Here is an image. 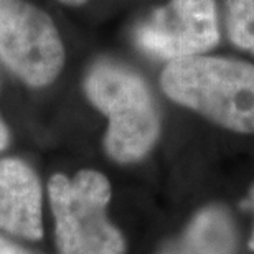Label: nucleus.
Instances as JSON below:
<instances>
[{"instance_id":"nucleus-10","label":"nucleus","mask_w":254,"mask_h":254,"mask_svg":"<svg viewBox=\"0 0 254 254\" xmlns=\"http://www.w3.org/2000/svg\"><path fill=\"white\" fill-rule=\"evenodd\" d=\"M243 208L248 210L254 216V184L251 185V189H250V191H248L245 201H243ZM248 248H250L251 251H254V226H253V233H251L250 241H248Z\"/></svg>"},{"instance_id":"nucleus-8","label":"nucleus","mask_w":254,"mask_h":254,"mask_svg":"<svg viewBox=\"0 0 254 254\" xmlns=\"http://www.w3.org/2000/svg\"><path fill=\"white\" fill-rule=\"evenodd\" d=\"M226 30L236 48L254 57V0H226Z\"/></svg>"},{"instance_id":"nucleus-2","label":"nucleus","mask_w":254,"mask_h":254,"mask_svg":"<svg viewBox=\"0 0 254 254\" xmlns=\"http://www.w3.org/2000/svg\"><path fill=\"white\" fill-rule=\"evenodd\" d=\"M160 86L170 101L238 134H254V64L198 55L167 63Z\"/></svg>"},{"instance_id":"nucleus-11","label":"nucleus","mask_w":254,"mask_h":254,"mask_svg":"<svg viewBox=\"0 0 254 254\" xmlns=\"http://www.w3.org/2000/svg\"><path fill=\"white\" fill-rule=\"evenodd\" d=\"M8 140H10L8 127H7V124L3 123L2 116H0V150H3L5 147L8 145Z\"/></svg>"},{"instance_id":"nucleus-6","label":"nucleus","mask_w":254,"mask_h":254,"mask_svg":"<svg viewBox=\"0 0 254 254\" xmlns=\"http://www.w3.org/2000/svg\"><path fill=\"white\" fill-rule=\"evenodd\" d=\"M0 231L27 241L43 238V190L37 172L15 157L0 159Z\"/></svg>"},{"instance_id":"nucleus-1","label":"nucleus","mask_w":254,"mask_h":254,"mask_svg":"<svg viewBox=\"0 0 254 254\" xmlns=\"http://www.w3.org/2000/svg\"><path fill=\"white\" fill-rule=\"evenodd\" d=\"M84 94L108 119L104 150L118 164H135L154 149L162 121L145 79L116 60H98L84 76Z\"/></svg>"},{"instance_id":"nucleus-12","label":"nucleus","mask_w":254,"mask_h":254,"mask_svg":"<svg viewBox=\"0 0 254 254\" xmlns=\"http://www.w3.org/2000/svg\"><path fill=\"white\" fill-rule=\"evenodd\" d=\"M64 5H73V7H78V5H83L86 0H60Z\"/></svg>"},{"instance_id":"nucleus-3","label":"nucleus","mask_w":254,"mask_h":254,"mask_svg":"<svg viewBox=\"0 0 254 254\" xmlns=\"http://www.w3.org/2000/svg\"><path fill=\"white\" fill-rule=\"evenodd\" d=\"M111 198V182L98 170L83 169L71 179L63 174L50 179L58 254H126L123 231L108 216Z\"/></svg>"},{"instance_id":"nucleus-5","label":"nucleus","mask_w":254,"mask_h":254,"mask_svg":"<svg viewBox=\"0 0 254 254\" xmlns=\"http://www.w3.org/2000/svg\"><path fill=\"white\" fill-rule=\"evenodd\" d=\"M134 42L145 55L169 63L206 55L220 43L215 0H170L139 23Z\"/></svg>"},{"instance_id":"nucleus-9","label":"nucleus","mask_w":254,"mask_h":254,"mask_svg":"<svg viewBox=\"0 0 254 254\" xmlns=\"http://www.w3.org/2000/svg\"><path fill=\"white\" fill-rule=\"evenodd\" d=\"M0 254H37V253L22 246L17 241L10 240L5 235H0Z\"/></svg>"},{"instance_id":"nucleus-7","label":"nucleus","mask_w":254,"mask_h":254,"mask_svg":"<svg viewBox=\"0 0 254 254\" xmlns=\"http://www.w3.org/2000/svg\"><path fill=\"white\" fill-rule=\"evenodd\" d=\"M236 226L226 208L210 205L195 213L175 240L167 241L157 254H235Z\"/></svg>"},{"instance_id":"nucleus-4","label":"nucleus","mask_w":254,"mask_h":254,"mask_svg":"<svg viewBox=\"0 0 254 254\" xmlns=\"http://www.w3.org/2000/svg\"><path fill=\"white\" fill-rule=\"evenodd\" d=\"M0 62L33 88L53 83L64 66L57 25L25 0H0Z\"/></svg>"}]
</instances>
